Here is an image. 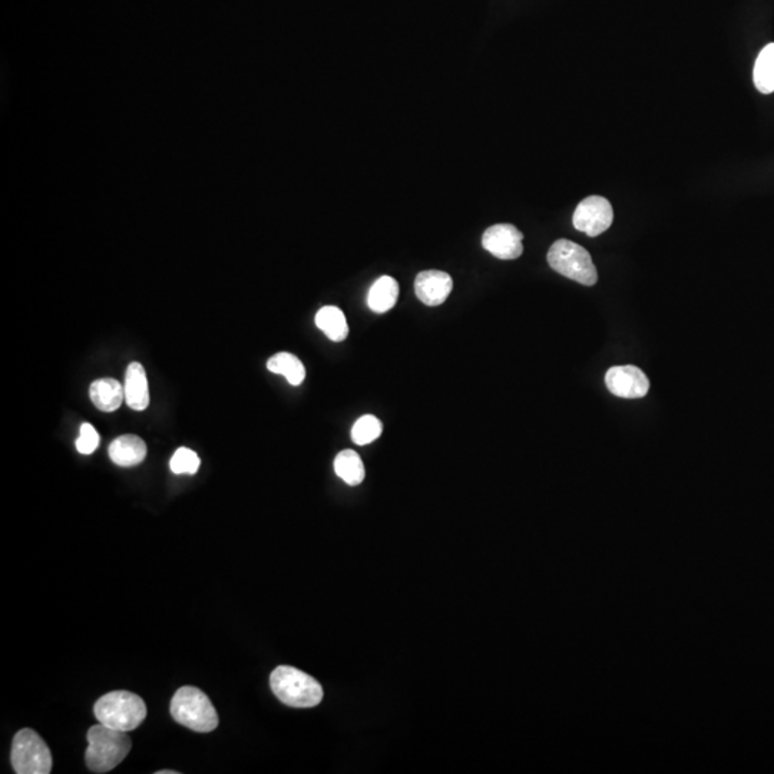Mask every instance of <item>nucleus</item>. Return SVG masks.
Segmentation results:
<instances>
[{
    "label": "nucleus",
    "instance_id": "obj_1",
    "mask_svg": "<svg viewBox=\"0 0 774 774\" xmlns=\"http://www.w3.org/2000/svg\"><path fill=\"white\" fill-rule=\"evenodd\" d=\"M85 763L94 773H108L124 762L132 749L127 731L112 729L98 723L88 731Z\"/></svg>",
    "mask_w": 774,
    "mask_h": 774
},
{
    "label": "nucleus",
    "instance_id": "obj_2",
    "mask_svg": "<svg viewBox=\"0 0 774 774\" xmlns=\"http://www.w3.org/2000/svg\"><path fill=\"white\" fill-rule=\"evenodd\" d=\"M270 686L281 703L296 709H310L323 700V688L317 680L294 667H277L271 674Z\"/></svg>",
    "mask_w": 774,
    "mask_h": 774
},
{
    "label": "nucleus",
    "instance_id": "obj_3",
    "mask_svg": "<svg viewBox=\"0 0 774 774\" xmlns=\"http://www.w3.org/2000/svg\"><path fill=\"white\" fill-rule=\"evenodd\" d=\"M94 711L99 723L127 733L140 727L147 717L144 700L129 691L105 694L95 703Z\"/></svg>",
    "mask_w": 774,
    "mask_h": 774
},
{
    "label": "nucleus",
    "instance_id": "obj_4",
    "mask_svg": "<svg viewBox=\"0 0 774 774\" xmlns=\"http://www.w3.org/2000/svg\"><path fill=\"white\" fill-rule=\"evenodd\" d=\"M171 716L177 723L197 733H210L218 727V714L207 694L200 688H178L171 700Z\"/></svg>",
    "mask_w": 774,
    "mask_h": 774
},
{
    "label": "nucleus",
    "instance_id": "obj_5",
    "mask_svg": "<svg viewBox=\"0 0 774 774\" xmlns=\"http://www.w3.org/2000/svg\"><path fill=\"white\" fill-rule=\"evenodd\" d=\"M548 263L561 276L582 286L597 284L598 273L591 254L570 240H558L552 244L548 251Z\"/></svg>",
    "mask_w": 774,
    "mask_h": 774
},
{
    "label": "nucleus",
    "instance_id": "obj_6",
    "mask_svg": "<svg viewBox=\"0 0 774 774\" xmlns=\"http://www.w3.org/2000/svg\"><path fill=\"white\" fill-rule=\"evenodd\" d=\"M11 762L18 774H49L52 772V753L45 740L32 729L16 733L12 743Z\"/></svg>",
    "mask_w": 774,
    "mask_h": 774
},
{
    "label": "nucleus",
    "instance_id": "obj_7",
    "mask_svg": "<svg viewBox=\"0 0 774 774\" xmlns=\"http://www.w3.org/2000/svg\"><path fill=\"white\" fill-rule=\"evenodd\" d=\"M614 211L610 201L600 195H592L578 204L572 224L588 237L601 236L613 224Z\"/></svg>",
    "mask_w": 774,
    "mask_h": 774
},
{
    "label": "nucleus",
    "instance_id": "obj_8",
    "mask_svg": "<svg viewBox=\"0 0 774 774\" xmlns=\"http://www.w3.org/2000/svg\"><path fill=\"white\" fill-rule=\"evenodd\" d=\"M605 385L617 398L640 399L650 390V380L635 366H614L605 375Z\"/></svg>",
    "mask_w": 774,
    "mask_h": 774
},
{
    "label": "nucleus",
    "instance_id": "obj_9",
    "mask_svg": "<svg viewBox=\"0 0 774 774\" xmlns=\"http://www.w3.org/2000/svg\"><path fill=\"white\" fill-rule=\"evenodd\" d=\"M522 240L524 234L512 224H496L485 231L482 246L496 258L515 260L524 253Z\"/></svg>",
    "mask_w": 774,
    "mask_h": 774
},
{
    "label": "nucleus",
    "instance_id": "obj_10",
    "mask_svg": "<svg viewBox=\"0 0 774 774\" xmlns=\"http://www.w3.org/2000/svg\"><path fill=\"white\" fill-rule=\"evenodd\" d=\"M452 287V277L445 271H422L415 280L416 296L423 304L430 307L445 303Z\"/></svg>",
    "mask_w": 774,
    "mask_h": 774
},
{
    "label": "nucleus",
    "instance_id": "obj_11",
    "mask_svg": "<svg viewBox=\"0 0 774 774\" xmlns=\"http://www.w3.org/2000/svg\"><path fill=\"white\" fill-rule=\"evenodd\" d=\"M125 402L132 410L142 412L150 405L147 372L138 362H132L125 373Z\"/></svg>",
    "mask_w": 774,
    "mask_h": 774
},
{
    "label": "nucleus",
    "instance_id": "obj_12",
    "mask_svg": "<svg viewBox=\"0 0 774 774\" xmlns=\"http://www.w3.org/2000/svg\"><path fill=\"white\" fill-rule=\"evenodd\" d=\"M108 455L122 468L140 465L147 458V445L137 435H122L109 445Z\"/></svg>",
    "mask_w": 774,
    "mask_h": 774
},
{
    "label": "nucleus",
    "instance_id": "obj_13",
    "mask_svg": "<svg viewBox=\"0 0 774 774\" xmlns=\"http://www.w3.org/2000/svg\"><path fill=\"white\" fill-rule=\"evenodd\" d=\"M89 396H91L95 408L101 412H115L121 408L122 402L125 400L124 386H121L117 379L104 377V379L92 383L89 387Z\"/></svg>",
    "mask_w": 774,
    "mask_h": 774
},
{
    "label": "nucleus",
    "instance_id": "obj_14",
    "mask_svg": "<svg viewBox=\"0 0 774 774\" xmlns=\"http://www.w3.org/2000/svg\"><path fill=\"white\" fill-rule=\"evenodd\" d=\"M399 299V284L393 277L383 276L370 287L367 304L375 313H386L395 307Z\"/></svg>",
    "mask_w": 774,
    "mask_h": 774
},
{
    "label": "nucleus",
    "instance_id": "obj_15",
    "mask_svg": "<svg viewBox=\"0 0 774 774\" xmlns=\"http://www.w3.org/2000/svg\"><path fill=\"white\" fill-rule=\"evenodd\" d=\"M316 324L333 342H343L349 334L346 316L336 306L322 307L316 314Z\"/></svg>",
    "mask_w": 774,
    "mask_h": 774
},
{
    "label": "nucleus",
    "instance_id": "obj_16",
    "mask_svg": "<svg viewBox=\"0 0 774 774\" xmlns=\"http://www.w3.org/2000/svg\"><path fill=\"white\" fill-rule=\"evenodd\" d=\"M267 369L286 377L287 382L293 386L301 385L306 379V367L300 362L299 357L291 355V353H277L267 362Z\"/></svg>",
    "mask_w": 774,
    "mask_h": 774
},
{
    "label": "nucleus",
    "instance_id": "obj_17",
    "mask_svg": "<svg viewBox=\"0 0 774 774\" xmlns=\"http://www.w3.org/2000/svg\"><path fill=\"white\" fill-rule=\"evenodd\" d=\"M334 471L347 485H360L365 481L366 471L362 459L355 451L340 452L334 459Z\"/></svg>",
    "mask_w": 774,
    "mask_h": 774
},
{
    "label": "nucleus",
    "instance_id": "obj_18",
    "mask_svg": "<svg viewBox=\"0 0 774 774\" xmlns=\"http://www.w3.org/2000/svg\"><path fill=\"white\" fill-rule=\"evenodd\" d=\"M753 81L762 94L774 92V43L764 46L754 64Z\"/></svg>",
    "mask_w": 774,
    "mask_h": 774
},
{
    "label": "nucleus",
    "instance_id": "obj_19",
    "mask_svg": "<svg viewBox=\"0 0 774 774\" xmlns=\"http://www.w3.org/2000/svg\"><path fill=\"white\" fill-rule=\"evenodd\" d=\"M382 423L372 415L362 416L352 429V439L356 445H369L382 435Z\"/></svg>",
    "mask_w": 774,
    "mask_h": 774
},
{
    "label": "nucleus",
    "instance_id": "obj_20",
    "mask_svg": "<svg viewBox=\"0 0 774 774\" xmlns=\"http://www.w3.org/2000/svg\"><path fill=\"white\" fill-rule=\"evenodd\" d=\"M200 463L197 453L188 448H180L172 456L170 466L171 471L177 475H183V473L194 475L200 468Z\"/></svg>",
    "mask_w": 774,
    "mask_h": 774
},
{
    "label": "nucleus",
    "instance_id": "obj_21",
    "mask_svg": "<svg viewBox=\"0 0 774 774\" xmlns=\"http://www.w3.org/2000/svg\"><path fill=\"white\" fill-rule=\"evenodd\" d=\"M99 442H101V438H99L97 429L91 423H84L81 426L78 441L75 443L78 452L82 453V455H91V453L97 451Z\"/></svg>",
    "mask_w": 774,
    "mask_h": 774
},
{
    "label": "nucleus",
    "instance_id": "obj_22",
    "mask_svg": "<svg viewBox=\"0 0 774 774\" xmlns=\"http://www.w3.org/2000/svg\"><path fill=\"white\" fill-rule=\"evenodd\" d=\"M158 774H178V772H171V770H161Z\"/></svg>",
    "mask_w": 774,
    "mask_h": 774
}]
</instances>
